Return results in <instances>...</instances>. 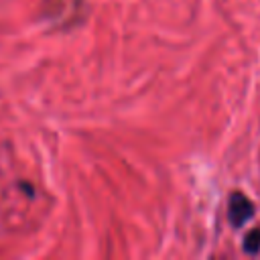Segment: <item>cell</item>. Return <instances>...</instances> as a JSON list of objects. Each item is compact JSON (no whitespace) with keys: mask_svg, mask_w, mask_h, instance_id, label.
<instances>
[{"mask_svg":"<svg viewBox=\"0 0 260 260\" xmlns=\"http://www.w3.org/2000/svg\"><path fill=\"white\" fill-rule=\"evenodd\" d=\"M254 203L240 191H234L230 195V203H228V219L232 223V228H242L244 223H248L254 217Z\"/></svg>","mask_w":260,"mask_h":260,"instance_id":"cell-1","label":"cell"},{"mask_svg":"<svg viewBox=\"0 0 260 260\" xmlns=\"http://www.w3.org/2000/svg\"><path fill=\"white\" fill-rule=\"evenodd\" d=\"M242 248H244V252H248V254H258V252H260V228L250 230V232L244 236Z\"/></svg>","mask_w":260,"mask_h":260,"instance_id":"cell-2","label":"cell"}]
</instances>
